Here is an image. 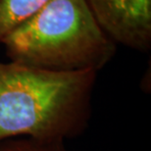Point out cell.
Wrapping results in <instances>:
<instances>
[{"instance_id": "4", "label": "cell", "mask_w": 151, "mask_h": 151, "mask_svg": "<svg viewBox=\"0 0 151 151\" xmlns=\"http://www.w3.org/2000/svg\"><path fill=\"white\" fill-rule=\"evenodd\" d=\"M48 0H0V43Z\"/></svg>"}, {"instance_id": "2", "label": "cell", "mask_w": 151, "mask_h": 151, "mask_svg": "<svg viewBox=\"0 0 151 151\" xmlns=\"http://www.w3.org/2000/svg\"><path fill=\"white\" fill-rule=\"evenodd\" d=\"M1 44L10 61L61 72L98 73L117 51L86 0H48Z\"/></svg>"}, {"instance_id": "3", "label": "cell", "mask_w": 151, "mask_h": 151, "mask_svg": "<svg viewBox=\"0 0 151 151\" xmlns=\"http://www.w3.org/2000/svg\"><path fill=\"white\" fill-rule=\"evenodd\" d=\"M115 43L147 52L151 48V0H86Z\"/></svg>"}, {"instance_id": "5", "label": "cell", "mask_w": 151, "mask_h": 151, "mask_svg": "<svg viewBox=\"0 0 151 151\" xmlns=\"http://www.w3.org/2000/svg\"><path fill=\"white\" fill-rule=\"evenodd\" d=\"M0 151H71L63 141L38 140L28 137L10 138L0 141Z\"/></svg>"}, {"instance_id": "1", "label": "cell", "mask_w": 151, "mask_h": 151, "mask_svg": "<svg viewBox=\"0 0 151 151\" xmlns=\"http://www.w3.org/2000/svg\"><path fill=\"white\" fill-rule=\"evenodd\" d=\"M97 73L0 61V141H63L88 128Z\"/></svg>"}]
</instances>
